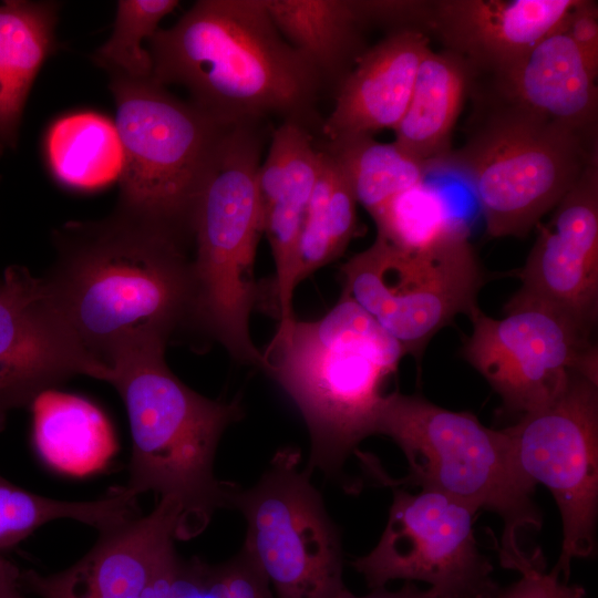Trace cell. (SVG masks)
<instances>
[{
    "mask_svg": "<svg viewBox=\"0 0 598 598\" xmlns=\"http://www.w3.org/2000/svg\"><path fill=\"white\" fill-rule=\"evenodd\" d=\"M58 249L43 279L93 378L107 382L118 367L165 351L192 321V259L175 234L120 210L68 226Z\"/></svg>",
    "mask_w": 598,
    "mask_h": 598,
    "instance_id": "cell-1",
    "label": "cell"
},
{
    "mask_svg": "<svg viewBox=\"0 0 598 598\" xmlns=\"http://www.w3.org/2000/svg\"><path fill=\"white\" fill-rule=\"evenodd\" d=\"M148 52L155 82L183 86L190 103L224 124L278 116L320 128L323 82L279 33L265 0L197 1L154 33Z\"/></svg>",
    "mask_w": 598,
    "mask_h": 598,
    "instance_id": "cell-2",
    "label": "cell"
},
{
    "mask_svg": "<svg viewBox=\"0 0 598 598\" xmlns=\"http://www.w3.org/2000/svg\"><path fill=\"white\" fill-rule=\"evenodd\" d=\"M262 355V371L291 399L308 427L307 468L333 477L358 444L373 434L383 385L405 354L369 313L341 293L321 318H295L278 327Z\"/></svg>",
    "mask_w": 598,
    "mask_h": 598,
    "instance_id": "cell-3",
    "label": "cell"
},
{
    "mask_svg": "<svg viewBox=\"0 0 598 598\" xmlns=\"http://www.w3.org/2000/svg\"><path fill=\"white\" fill-rule=\"evenodd\" d=\"M373 434L392 439L406 458L408 475L393 484L416 485L496 514L504 525L501 565L520 575L546 569L542 551L523 543L543 523L533 498L536 484L520 471L504 429L395 391L384 395Z\"/></svg>",
    "mask_w": 598,
    "mask_h": 598,
    "instance_id": "cell-4",
    "label": "cell"
},
{
    "mask_svg": "<svg viewBox=\"0 0 598 598\" xmlns=\"http://www.w3.org/2000/svg\"><path fill=\"white\" fill-rule=\"evenodd\" d=\"M107 382L124 402L132 435L124 487L175 501L182 509L179 539L198 535L217 509L229 507L237 486L216 477L214 461L225 430L244 416L240 398L212 400L195 392L171 371L165 351L118 367Z\"/></svg>",
    "mask_w": 598,
    "mask_h": 598,
    "instance_id": "cell-5",
    "label": "cell"
},
{
    "mask_svg": "<svg viewBox=\"0 0 598 598\" xmlns=\"http://www.w3.org/2000/svg\"><path fill=\"white\" fill-rule=\"evenodd\" d=\"M265 124L233 126L224 136L202 187L192 225L193 315L237 362L264 370L249 331L262 285L255 258L262 235L257 189Z\"/></svg>",
    "mask_w": 598,
    "mask_h": 598,
    "instance_id": "cell-6",
    "label": "cell"
},
{
    "mask_svg": "<svg viewBox=\"0 0 598 598\" xmlns=\"http://www.w3.org/2000/svg\"><path fill=\"white\" fill-rule=\"evenodd\" d=\"M468 94L465 142L436 169L471 183L491 238L525 237L598 159V144L489 93Z\"/></svg>",
    "mask_w": 598,
    "mask_h": 598,
    "instance_id": "cell-7",
    "label": "cell"
},
{
    "mask_svg": "<svg viewBox=\"0 0 598 598\" xmlns=\"http://www.w3.org/2000/svg\"><path fill=\"white\" fill-rule=\"evenodd\" d=\"M124 164L121 212L192 237L196 204L226 133L224 124L148 79L113 74Z\"/></svg>",
    "mask_w": 598,
    "mask_h": 598,
    "instance_id": "cell-8",
    "label": "cell"
},
{
    "mask_svg": "<svg viewBox=\"0 0 598 598\" xmlns=\"http://www.w3.org/2000/svg\"><path fill=\"white\" fill-rule=\"evenodd\" d=\"M310 474L300 451L283 447L251 487L236 486L229 507L244 515L243 549L276 598H349L340 534Z\"/></svg>",
    "mask_w": 598,
    "mask_h": 598,
    "instance_id": "cell-9",
    "label": "cell"
},
{
    "mask_svg": "<svg viewBox=\"0 0 598 598\" xmlns=\"http://www.w3.org/2000/svg\"><path fill=\"white\" fill-rule=\"evenodd\" d=\"M341 293L369 313L417 362L456 316H470L486 272L470 233L436 246L404 250L375 237L340 267Z\"/></svg>",
    "mask_w": 598,
    "mask_h": 598,
    "instance_id": "cell-10",
    "label": "cell"
},
{
    "mask_svg": "<svg viewBox=\"0 0 598 598\" xmlns=\"http://www.w3.org/2000/svg\"><path fill=\"white\" fill-rule=\"evenodd\" d=\"M516 462L553 494L563 520L554 569L568 580L573 559L596 548L598 512V380L573 372L563 389L504 429Z\"/></svg>",
    "mask_w": 598,
    "mask_h": 598,
    "instance_id": "cell-11",
    "label": "cell"
},
{
    "mask_svg": "<svg viewBox=\"0 0 598 598\" xmlns=\"http://www.w3.org/2000/svg\"><path fill=\"white\" fill-rule=\"evenodd\" d=\"M476 514L434 491L396 488L378 544L351 566L371 589L404 579L424 581L444 598H494L501 588L477 547Z\"/></svg>",
    "mask_w": 598,
    "mask_h": 598,
    "instance_id": "cell-12",
    "label": "cell"
},
{
    "mask_svg": "<svg viewBox=\"0 0 598 598\" xmlns=\"http://www.w3.org/2000/svg\"><path fill=\"white\" fill-rule=\"evenodd\" d=\"M505 316L476 308L462 353L501 396L503 408L524 414L556 395L573 372L598 380L592 336L558 311L508 300Z\"/></svg>",
    "mask_w": 598,
    "mask_h": 598,
    "instance_id": "cell-13",
    "label": "cell"
},
{
    "mask_svg": "<svg viewBox=\"0 0 598 598\" xmlns=\"http://www.w3.org/2000/svg\"><path fill=\"white\" fill-rule=\"evenodd\" d=\"M181 518L175 501L158 498L146 516L103 532L71 567L50 575L20 571V587L40 598H168Z\"/></svg>",
    "mask_w": 598,
    "mask_h": 598,
    "instance_id": "cell-14",
    "label": "cell"
},
{
    "mask_svg": "<svg viewBox=\"0 0 598 598\" xmlns=\"http://www.w3.org/2000/svg\"><path fill=\"white\" fill-rule=\"evenodd\" d=\"M537 237L509 299L549 307L592 336L598 320V159L535 227Z\"/></svg>",
    "mask_w": 598,
    "mask_h": 598,
    "instance_id": "cell-15",
    "label": "cell"
},
{
    "mask_svg": "<svg viewBox=\"0 0 598 598\" xmlns=\"http://www.w3.org/2000/svg\"><path fill=\"white\" fill-rule=\"evenodd\" d=\"M93 370L78 348L43 278L22 266L0 275V431L9 413L42 392Z\"/></svg>",
    "mask_w": 598,
    "mask_h": 598,
    "instance_id": "cell-16",
    "label": "cell"
},
{
    "mask_svg": "<svg viewBox=\"0 0 598 598\" xmlns=\"http://www.w3.org/2000/svg\"><path fill=\"white\" fill-rule=\"evenodd\" d=\"M577 0H432L429 37L464 62L471 80L513 68L557 29Z\"/></svg>",
    "mask_w": 598,
    "mask_h": 598,
    "instance_id": "cell-17",
    "label": "cell"
},
{
    "mask_svg": "<svg viewBox=\"0 0 598 598\" xmlns=\"http://www.w3.org/2000/svg\"><path fill=\"white\" fill-rule=\"evenodd\" d=\"M560 25L506 72L471 80L470 90L516 104L598 144V58L585 52Z\"/></svg>",
    "mask_w": 598,
    "mask_h": 598,
    "instance_id": "cell-18",
    "label": "cell"
},
{
    "mask_svg": "<svg viewBox=\"0 0 598 598\" xmlns=\"http://www.w3.org/2000/svg\"><path fill=\"white\" fill-rule=\"evenodd\" d=\"M322 148L312 131L283 121L274 130L268 153L257 173L262 234L276 272L265 296L271 297L279 326L295 319L292 296L298 244L308 204L320 174Z\"/></svg>",
    "mask_w": 598,
    "mask_h": 598,
    "instance_id": "cell-19",
    "label": "cell"
},
{
    "mask_svg": "<svg viewBox=\"0 0 598 598\" xmlns=\"http://www.w3.org/2000/svg\"><path fill=\"white\" fill-rule=\"evenodd\" d=\"M430 43L426 34L406 30L389 33L367 49L336 90L333 109L319 128L323 142L393 130L406 111Z\"/></svg>",
    "mask_w": 598,
    "mask_h": 598,
    "instance_id": "cell-20",
    "label": "cell"
},
{
    "mask_svg": "<svg viewBox=\"0 0 598 598\" xmlns=\"http://www.w3.org/2000/svg\"><path fill=\"white\" fill-rule=\"evenodd\" d=\"M471 74L462 60L430 49L422 58L394 143L430 172L451 153L452 133L468 95Z\"/></svg>",
    "mask_w": 598,
    "mask_h": 598,
    "instance_id": "cell-21",
    "label": "cell"
},
{
    "mask_svg": "<svg viewBox=\"0 0 598 598\" xmlns=\"http://www.w3.org/2000/svg\"><path fill=\"white\" fill-rule=\"evenodd\" d=\"M282 38L337 90L367 50L351 0H265Z\"/></svg>",
    "mask_w": 598,
    "mask_h": 598,
    "instance_id": "cell-22",
    "label": "cell"
},
{
    "mask_svg": "<svg viewBox=\"0 0 598 598\" xmlns=\"http://www.w3.org/2000/svg\"><path fill=\"white\" fill-rule=\"evenodd\" d=\"M33 443L58 472L84 476L103 468L116 443L104 413L90 401L49 389L31 403Z\"/></svg>",
    "mask_w": 598,
    "mask_h": 598,
    "instance_id": "cell-23",
    "label": "cell"
},
{
    "mask_svg": "<svg viewBox=\"0 0 598 598\" xmlns=\"http://www.w3.org/2000/svg\"><path fill=\"white\" fill-rule=\"evenodd\" d=\"M56 4H0V155L16 146L32 83L54 44Z\"/></svg>",
    "mask_w": 598,
    "mask_h": 598,
    "instance_id": "cell-24",
    "label": "cell"
},
{
    "mask_svg": "<svg viewBox=\"0 0 598 598\" xmlns=\"http://www.w3.org/2000/svg\"><path fill=\"white\" fill-rule=\"evenodd\" d=\"M55 179L76 190H96L121 177L124 155L115 123L96 112H75L52 123L44 140Z\"/></svg>",
    "mask_w": 598,
    "mask_h": 598,
    "instance_id": "cell-25",
    "label": "cell"
},
{
    "mask_svg": "<svg viewBox=\"0 0 598 598\" xmlns=\"http://www.w3.org/2000/svg\"><path fill=\"white\" fill-rule=\"evenodd\" d=\"M322 153L320 174L298 244L296 287L321 267L338 259L357 230L358 202L349 179L336 158L324 148Z\"/></svg>",
    "mask_w": 598,
    "mask_h": 598,
    "instance_id": "cell-26",
    "label": "cell"
},
{
    "mask_svg": "<svg viewBox=\"0 0 598 598\" xmlns=\"http://www.w3.org/2000/svg\"><path fill=\"white\" fill-rule=\"evenodd\" d=\"M338 162L370 215L398 194L426 181L429 167L396 143L358 136L321 145Z\"/></svg>",
    "mask_w": 598,
    "mask_h": 598,
    "instance_id": "cell-27",
    "label": "cell"
},
{
    "mask_svg": "<svg viewBox=\"0 0 598 598\" xmlns=\"http://www.w3.org/2000/svg\"><path fill=\"white\" fill-rule=\"evenodd\" d=\"M128 516L126 498L110 492L96 501L53 499L29 492L0 475V551L10 549L42 525L55 519H74L101 533Z\"/></svg>",
    "mask_w": 598,
    "mask_h": 598,
    "instance_id": "cell-28",
    "label": "cell"
},
{
    "mask_svg": "<svg viewBox=\"0 0 598 598\" xmlns=\"http://www.w3.org/2000/svg\"><path fill=\"white\" fill-rule=\"evenodd\" d=\"M371 217L377 226V237L404 250L430 248L470 233L466 223L426 181L398 194Z\"/></svg>",
    "mask_w": 598,
    "mask_h": 598,
    "instance_id": "cell-29",
    "label": "cell"
},
{
    "mask_svg": "<svg viewBox=\"0 0 598 598\" xmlns=\"http://www.w3.org/2000/svg\"><path fill=\"white\" fill-rule=\"evenodd\" d=\"M178 3L177 0L118 1L113 33L97 50L95 59L113 74L132 79L152 78V59L142 41L154 35L159 21Z\"/></svg>",
    "mask_w": 598,
    "mask_h": 598,
    "instance_id": "cell-30",
    "label": "cell"
},
{
    "mask_svg": "<svg viewBox=\"0 0 598 598\" xmlns=\"http://www.w3.org/2000/svg\"><path fill=\"white\" fill-rule=\"evenodd\" d=\"M351 3L365 30L380 28L385 30L386 34L413 30L429 37L431 1L351 0Z\"/></svg>",
    "mask_w": 598,
    "mask_h": 598,
    "instance_id": "cell-31",
    "label": "cell"
},
{
    "mask_svg": "<svg viewBox=\"0 0 598 598\" xmlns=\"http://www.w3.org/2000/svg\"><path fill=\"white\" fill-rule=\"evenodd\" d=\"M560 27L585 52L598 58L597 2L577 0Z\"/></svg>",
    "mask_w": 598,
    "mask_h": 598,
    "instance_id": "cell-32",
    "label": "cell"
},
{
    "mask_svg": "<svg viewBox=\"0 0 598 598\" xmlns=\"http://www.w3.org/2000/svg\"><path fill=\"white\" fill-rule=\"evenodd\" d=\"M560 575L553 568L522 575L505 589H499L494 598H554Z\"/></svg>",
    "mask_w": 598,
    "mask_h": 598,
    "instance_id": "cell-33",
    "label": "cell"
},
{
    "mask_svg": "<svg viewBox=\"0 0 598 598\" xmlns=\"http://www.w3.org/2000/svg\"><path fill=\"white\" fill-rule=\"evenodd\" d=\"M349 598H444L436 589L429 587L421 589L414 581H405L404 585L394 591L386 590L385 587L372 589L365 596L351 595Z\"/></svg>",
    "mask_w": 598,
    "mask_h": 598,
    "instance_id": "cell-34",
    "label": "cell"
},
{
    "mask_svg": "<svg viewBox=\"0 0 598 598\" xmlns=\"http://www.w3.org/2000/svg\"><path fill=\"white\" fill-rule=\"evenodd\" d=\"M20 569L0 555V598H22Z\"/></svg>",
    "mask_w": 598,
    "mask_h": 598,
    "instance_id": "cell-35",
    "label": "cell"
},
{
    "mask_svg": "<svg viewBox=\"0 0 598 598\" xmlns=\"http://www.w3.org/2000/svg\"><path fill=\"white\" fill-rule=\"evenodd\" d=\"M567 581H558L554 598H585V590L579 586H570Z\"/></svg>",
    "mask_w": 598,
    "mask_h": 598,
    "instance_id": "cell-36",
    "label": "cell"
}]
</instances>
